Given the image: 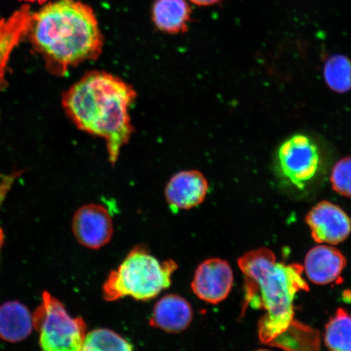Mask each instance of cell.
<instances>
[{"label": "cell", "instance_id": "6da1fadb", "mask_svg": "<svg viewBox=\"0 0 351 351\" xmlns=\"http://www.w3.org/2000/svg\"><path fill=\"white\" fill-rule=\"evenodd\" d=\"M136 97L134 88L121 78L92 71L65 92L62 105L77 129L104 140L114 165L134 131L129 112Z\"/></svg>", "mask_w": 351, "mask_h": 351}, {"label": "cell", "instance_id": "7a4b0ae2", "mask_svg": "<svg viewBox=\"0 0 351 351\" xmlns=\"http://www.w3.org/2000/svg\"><path fill=\"white\" fill-rule=\"evenodd\" d=\"M29 37L56 76L97 59L104 44L94 12L76 0H57L42 8L33 16Z\"/></svg>", "mask_w": 351, "mask_h": 351}, {"label": "cell", "instance_id": "3957f363", "mask_svg": "<svg viewBox=\"0 0 351 351\" xmlns=\"http://www.w3.org/2000/svg\"><path fill=\"white\" fill-rule=\"evenodd\" d=\"M238 263L245 276V306L266 311L258 322V333L261 342L269 345L295 319L297 293L309 291L302 278L304 267L278 262L267 248L245 253Z\"/></svg>", "mask_w": 351, "mask_h": 351}, {"label": "cell", "instance_id": "277c9868", "mask_svg": "<svg viewBox=\"0 0 351 351\" xmlns=\"http://www.w3.org/2000/svg\"><path fill=\"white\" fill-rule=\"evenodd\" d=\"M177 269L173 260L160 262L144 248L136 247L109 274L103 287L104 300L112 302L128 296L138 301L153 300L170 287Z\"/></svg>", "mask_w": 351, "mask_h": 351}, {"label": "cell", "instance_id": "5b68a950", "mask_svg": "<svg viewBox=\"0 0 351 351\" xmlns=\"http://www.w3.org/2000/svg\"><path fill=\"white\" fill-rule=\"evenodd\" d=\"M33 322L42 351H82L86 336L84 319L71 317L62 302L50 293L43 292Z\"/></svg>", "mask_w": 351, "mask_h": 351}, {"label": "cell", "instance_id": "8992f818", "mask_svg": "<svg viewBox=\"0 0 351 351\" xmlns=\"http://www.w3.org/2000/svg\"><path fill=\"white\" fill-rule=\"evenodd\" d=\"M276 162L280 177L291 186L302 190L319 172V147L308 136L295 134L280 145Z\"/></svg>", "mask_w": 351, "mask_h": 351}, {"label": "cell", "instance_id": "52a82bcc", "mask_svg": "<svg viewBox=\"0 0 351 351\" xmlns=\"http://www.w3.org/2000/svg\"><path fill=\"white\" fill-rule=\"evenodd\" d=\"M311 237L319 244L337 245L351 232V219L339 206L322 201L309 210L306 217Z\"/></svg>", "mask_w": 351, "mask_h": 351}, {"label": "cell", "instance_id": "ba28073f", "mask_svg": "<svg viewBox=\"0 0 351 351\" xmlns=\"http://www.w3.org/2000/svg\"><path fill=\"white\" fill-rule=\"evenodd\" d=\"M234 280L229 263L221 258H208L197 267L191 288L199 300L217 304L229 296Z\"/></svg>", "mask_w": 351, "mask_h": 351}, {"label": "cell", "instance_id": "9c48e42d", "mask_svg": "<svg viewBox=\"0 0 351 351\" xmlns=\"http://www.w3.org/2000/svg\"><path fill=\"white\" fill-rule=\"evenodd\" d=\"M72 230L79 243L90 249H99L109 243L113 234L111 215L104 206L89 204L74 214Z\"/></svg>", "mask_w": 351, "mask_h": 351}, {"label": "cell", "instance_id": "30bf717a", "mask_svg": "<svg viewBox=\"0 0 351 351\" xmlns=\"http://www.w3.org/2000/svg\"><path fill=\"white\" fill-rule=\"evenodd\" d=\"M204 175L197 170H185L176 173L165 187V199L174 212L189 210L200 205L208 191Z\"/></svg>", "mask_w": 351, "mask_h": 351}, {"label": "cell", "instance_id": "8fae6325", "mask_svg": "<svg viewBox=\"0 0 351 351\" xmlns=\"http://www.w3.org/2000/svg\"><path fill=\"white\" fill-rule=\"evenodd\" d=\"M346 266V258L339 249L320 244L307 252L304 270L310 282L326 285L340 279Z\"/></svg>", "mask_w": 351, "mask_h": 351}, {"label": "cell", "instance_id": "7c38bea8", "mask_svg": "<svg viewBox=\"0 0 351 351\" xmlns=\"http://www.w3.org/2000/svg\"><path fill=\"white\" fill-rule=\"evenodd\" d=\"M192 319V307L186 298L177 295H168L156 302L150 318V324L166 332L177 333L186 330Z\"/></svg>", "mask_w": 351, "mask_h": 351}, {"label": "cell", "instance_id": "4fadbf2b", "mask_svg": "<svg viewBox=\"0 0 351 351\" xmlns=\"http://www.w3.org/2000/svg\"><path fill=\"white\" fill-rule=\"evenodd\" d=\"M33 314L28 307L17 301L0 306V339L16 343L32 335Z\"/></svg>", "mask_w": 351, "mask_h": 351}, {"label": "cell", "instance_id": "5bb4252c", "mask_svg": "<svg viewBox=\"0 0 351 351\" xmlns=\"http://www.w3.org/2000/svg\"><path fill=\"white\" fill-rule=\"evenodd\" d=\"M269 346L284 351H319V332L295 319Z\"/></svg>", "mask_w": 351, "mask_h": 351}, {"label": "cell", "instance_id": "9a60e30c", "mask_svg": "<svg viewBox=\"0 0 351 351\" xmlns=\"http://www.w3.org/2000/svg\"><path fill=\"white\" fill-rule=\"evenodd\" d=\"M153 20L158 28L167 33H179L186 28L191 8L186 0H156Z\"/></svg>", "mask_w": 351, "mask_h": 351}, {"label": "cell", "instance_id": "2e32d148", "mask_svg": "<svg viewBox=\"0 0 351 351\" xmlns=\"http://www.w3.org/2000/svg\"><path fill=\"white\" fill-rule=\"evenodd\" d=\"M324 343L330 351H351V314L339 308L324 329Z\"/></svg>", "mask_w": 351, "mask_h": 351}, {"label": "cell", "instance_id": "e0dca14e", "mask_svg": "<svg viewBox=\"0 0 351 351\" xmlns=\"http://www.w3.org/2000/svg\"><path fill=\"white\" fill-rule=\"evenodd\" d=\"M326 84L337 93L351 90V60L343 55H335L326 60L324 66Z\"/></svg>", "mask_w": 351, "mask_h": 351}, {"label": "cell", "instance_id": "ac0fdd59", "mask_svg": "<svg viewBox=\"0 0 351 351\" xmlns=\"http://www.w3.org/2000/svg\"><path fill=\"white\" fill-rule=\"evenodd\" d=\"M82 351H134L124 337L108 328L94 329L86 333Z\"/></svg>", "mask_w": 351, "mask_h": 351}, {"label": "cell", "instance_id": "d6986e66", "mask_svg": "<svg viewBox=\"0 0 351 351\" xmlns=\"http://www.w3.org/2000/svg\"><path fill=\"white\" fill-rule=\"evenodd\" d=\"M330 181L337 194L351 197V156L339 160L333 167Z\"/></svg>", "mask_w": 351, "mask_h": 351}, {"label": "cell", "instance_id": "ffe728a7", "mask_svg": "<svg viewBox=\"0 0 351 351\" xmlns=\"http://www.w3.org/2000/svg\"><path fill=\"white\" fill-rule=\"evenodd\" d=\"M19 173L8 175L7 177L3 178L1 183H0V207L3 204L4 199H5L8 191H10L13 183H14L17 176ZM4 239L3 232L0 228V250H1Z\"/></svg>", "mask_w": 351, "mask_h": 351}, {"label": "cell", "instance_id": "44dd1931", "mask_svg": "<svg viewBox=\"0 0 351 351\" xmlns=\"http://www.w3.org/2000/svg\"><path fill=\"white\" fill-rule=\"evenodd\" d=\"M191 1L197 4V5L208 6L221 1V0H191Z\"/></svg>", "mask_w": 351, "mask_h": 351}, {"label": "cell", "instance_id": "7402d4cb", "mask_svg": "<svg viewBox=\"0 0 351 351\" xmlns=\"http://www.w3.org/2000/svg\"><path fill=\"white\" fill-rule=\"evenodd\" d=\"M20 1L29 2V3H38L39 4H43L46 3L47 0H20Z\"/></svg>", "mask_w": 351, "mask_h": 351}, {"label": "cell", "instance_id": "603a6c76", "mask_svg": "<svg viewBox=\"0 0 351 351\" xmlns=\"http://www.w3.org/2000/svg\"><path fill=\"white\" fill-rule=\"evenodd\" d=\"M256 351H271V350H256Z\"/></svg>", "mask_w": 351, "mask_h": 351}]
</instances>
